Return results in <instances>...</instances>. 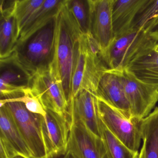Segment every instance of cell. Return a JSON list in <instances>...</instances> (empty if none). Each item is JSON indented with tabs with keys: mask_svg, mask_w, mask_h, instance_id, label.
Listing matches in <instances>:
<instances>
[{
	"mask_svg": "<svg viewBox=\"0 0 158 158\" xmlns=\"http://www.w3.org/2000/svg\"><path fill=\"white\" fill-rule=\"evenodd\" d=\"M81 32L64 0L55 18V37L52 60L50 63L62 86L69 107L71 83L74 62L76 44Z\"/></svg>",
	"mask_w": 158,
	"mask_h": 158,
	"instance_id": "6da1fadb",
	"label": "cell"
},
{
	"mask_svg": "<svg viewBox=\"0 0 158 158\" xmlns=\"http://www.w3.org/2000/svg\"><path fill=\"white\" fill-rule=\"evenodd\" d=\"M100 54L99 45L90 33L79 36L76 44L70 103L83 90L90 91L96 96L100 81L109 69Z\"/></svg>",
	"mask_w": 158,
	"mask_h": 158,
	"instance_id": "7a4b0ae2",
	"label": "cell"
},
{
	"mask_svg": "<svg viewBox=\"0 0 158 158\" xmlns=\"http://www.w3.org/2000/svg\"><path fill=\"white\" fill-rule=\"evenodd\" d=\"M54 37L55 19L1 62L16 65L31 79L38 70L51 62Z\"/></svg>",
	"mask_w": 158,
	"mask_h": 158,
	"instance_id": "3957f363",
	"label": "cell"
},
{
	"mask_svg": "<svg viewBox=\"0 0 158 158\" xmlns=\"http://www.w3.org/2000/svg\"><path fill=\"white\" fill-rule=\"evenodd\" d=\"M158 42L146 31L134 30L115 38L101 57L109 70L121 73L150 50Z\"/></svg>",
	"mask_w": 158,
	"mask_h": 158,
	"instance_id": "277c9868",
	"label": "cell"
},
{
	"mask_svg": "<svg viewBox=\"0 0 158 158\" xmlns=\"http://www.w3.org/2000/svg\"><path fill=\"white\" fill-rule=\"evenodd\" d=\"M28 86L46 110L65 117L70 126L68 103L61 84L50 63L36 72Z\"/></svg>",
	"mask_w": 158,
	"mask_h": 158,
	"instance_id": "5b68a950",
	"label": "cell"
},
{
	"mask_svg": "<svg viewBox=\"0 0 158 158\" xmlns=\"http://www.w3.org/2000/svg\"><path fill=\"white\" fill-rule=\"evenodd\" d=\"M97 99L99 117L104 125L128 148L138 152L141 139V120L127 118L103 101L98 98Z\"/></svg>",
	"mask_w": 158,
	"mask_h": 158,
	"instance_id": "8992f818",
	"label": "cell"
},
{
	"mask_svg": "<svg viewBox=\"0 0 158 158\" xmlns=\"http://www.w3.org/2000/svg\"><path fill=\"white\" fill-rule=\"evenodd\" d=\"M3 105L12 116L31 152L32 158H42L47 156L41 133L40 115L29 111L22 102H11Z\"/></svg>",
	"mask_w": 158,
	"mask_h": 158,
	"instance_id": "52a82bcc",
	"label": "cell"
},
{
	"mask_svg": "<svg viewBox=\"0 0 158 158\" xmlns=\"http://www.w3.org/2000/svg\"><path fill=\"white\" fill-rule=\"evenodd\" d=\"M120 75L132 118L141 120L149 114L158 101V91L125 69Z\"/></svg>",
	"mask_w": 158,
	"mask_h": 158,
	"instance_id": "ba28073f",
	"label": "cell"
},
{
	"mask_svg": "<svg viewBox=\"0 0 158 158\" xmlns=\"http://www.w3.org/2000/svg\"><path fill=\"white\" fill-rule=\"evenodd\" d=\"M67 150L75 158H111L102 138L78 121L70 127Z\"/></svg>",
	"mask_w": 158,
	"mask_h": 158,
	"instance_id": "9c48e42d",
	"label": "cell"
},
{
	"mask_svg": "<svg viewBox=\"0 0 158 158\" xmlns=\"http://www.w3.org/2000/svg\"><path fill=\"white\" fill-rule=\"evenodd\" d=\"M89 11V33L99 45L101 55L114 40L113 27L114 0H88Z\"/></svg>",
	"mask_w": 158,
	"mask_h": 158,
	"instance_id": "30bf717a",
	"label": "cell"
},
{
	"mask_svg": "<svg viewBox=\"0 0 158 158\" xmlns=\"http://www.w3.org/2000/svg\"><path fill=\"white\" fill-rule=\"evenodd\" d=\"M40 122L47 155L66 152L70 130L67 119L47 110L45 116L40 115Z\"/></svg>",
	"mask_w": 158,
	"mask_h": 158,
	"instance_id": "8fae6325",
	"label": "cell"
},
{
	"mask_svg": "<svg viewBox=\"0 0 158 158\" xmlns=\"http://www.w3.org/2000/svg\"><path fill=\"white\" fill-rule=\"evenodd\" d=\"M70 124L81 122L87 129L102 138L97 96L92 92L83 90L71 102L69 107Z\"/></svg>",
	"mask_w": 158,
	"mask_h": 158,
	"instance_id": "7c38bea8",
	"label": "cell"
},
{
	"mask_svg": "<svg viewBox=\"0 0 158 158\" xmlns=\"http://www.w3.org/2000/svg\"><path fill=\"white\" fill-rule=\"evenodd\" d=\"M96 96L127 118H132L130 106L118 73L107 70L100 81Z\"/></svg>",
	"mask_w": 158,
	"mask_h": 158,
	"instance_id": "4fadbf2b",
	"label": "cell"
},
{
	"mask_svg": "<svg viewBox=\"0 0 158 158\" xmlns=\"http://www.w3.org/2000/svg\"><path fill=\"white\" fill-rule=\"evenodd\" d=\"M14 1L6 6L5 1H1L0 57L1 60L10 56L16 49L19 38L17 22L14 13Z\"/></svg>",
	"mask_w": 158,
	"mask_h": 158,
	"instance_id": "5bb4252c",
	"label": "cell"
},
{
	"mask_svg": "<svg viewBox=\"0 0 158 158\" xmlns=\"http://www.w3.org/2000/svg\"><path fill=\"white\" fill-rule=\"evenodd\" d=\"M146 2V0H114L112 17L114 37L133 31L136 16Z\"/></svg>",
	"mask_w": 158,
	"mask_h": 158,
	"instance_id": "9a60e30c",
	"label": "cell"
},
{
	"mask_svg": "<svg viewBox=\"0 0 158 158\" xmlns=\"http://www.w3.org/2000/svg\"><path fill=\"white\" fill-rule=\"evenodd\" d=\"M63 1L64 0H45L22 30L16 49L55 19Z\"/></svg>",
	"mask_w": 158,
	"mask_h": 158,
	"instance_id": "2e32d148",
	"label": "cell"
},
{
	"mask_svg": "<svg viewBox=\"0 0 158 158\" xmlns=\"http://www.w3.org/2000/svg\"><path fill=\"white\" fill-rule=\"evenodd\" d=\"M126 69L158 91V42L150 50Z\"/></svg>",
	"mask_w": 158,
	"mask_h": 158,
	"instance_id": "e0dca14e",
	"label": "cell"
},
{
	"mask_svg": "<svg viewBox=\"0 0 158 158\" xmlns=\"http://www.w3.org/2000/svg\"><path fill=\"white\" fill-rule=\"evenodd\" d=\"M0 106V136L10 144L19 156L32 158L31 152L11 114L5 105Z\"/></svg>",
	"mask_w": 158,
	"mask_h": 158,
	"instance_id": "ac0fdd59",
	"label": "cell"
},
{
	"mask_svg": "<svg viewBox=\"0 0 158 158\" xmlns=\"http://www.w3.org/2000/svg\"><path fill=\"white\" fill-rule=\"evenodd\" d=\"M144 158H158V107L140 122Z\"/></svg>",
	"mask_w": 158,
	"mask_h": 158,
	"instance_id": "d6986e66",
	"label": "cell"
},
{
	"mask_svg": "<svg viewBox=\"0 0 158 158\" xmlns=\"http://www.w3.org/2000/svg\"><path fill=\"white\" fill-rule=\"evenodd\" d=\"M101 133L102 139L107 147L111 158H139V152H135L128 148L116 138L104 125L100 119Z\"/></svg>",
	"mask_w": 158,
	"mask_h": 158,
	"instance_id": "ffe728a7",
	"label": "cell"
},
{
	"mask_svg": "<svg viewBox=\"0 0 158 158\" xmlns=\"http://www.w3.org/2000/svg\"><path fill=\"white\" fill-rule=\"evenodd\" d=\"M45 0H15L14 13L17 22L19 37L22 30Z\"/></svg>",
	"mask_w": 158,
	"mask_h": 158,
	"instance_id": "44dd1931",
	"label": "cell"
},
{
	"mask_svg": "<svg viewBox=\"0 0 158 158\" xmlns=\"http://www.w3.org/2000/svg\"><path fill=\"white\" fill-rule=\"evenodd\" d=\"M70 12L83 34L89 33V11L88 1L66 0Z\"/></svg>",
	"mask_w": 158,
	"mask_h": 158,
	"instance_id": "7402d4cb",
	"label": "cell"
},
{
	"mask_svg": "<svg viewBox=\"0 0 158 158\" xmlns=\"http://www.w3.org/2000/svg\"><path fill=\"white\" fill-rule=\"evenodd\" d=\"M158 18V0H146L137 14L133 31H145L151 22Z\"/></svg>",
	"mask_w": 158,
	"mask_h": 158,
	"instance_id": "603a6c76",
	"label": "cell"
},
{
	"mask_svg": "<svg viewBox=\"0 0 158 158\" xmlns=\"http://www.w3.org/2000/svg\"><path fill=\"white\" fill-rule=\"evenodd\" d=\"M11 102H23L26 109L33 113L43 116H45L47 114V110L44 108L39 99L33 94L29 86L25 90L24 95L23 97L14 99L1 100L0 105Z\"/></svg>",
	"mask_w": 158,
	"mask_h": 158,
	"instance_id": "cb8c5ba5",
	"label": "cell"
},
{
	"mask_svg": "<svg viewBox=\"0 0 158 158\" xmlns=\"http://www.w3.org/2000/svg\"><path fill=\"white\" fill-rule=\"evenodd\" d=\"M18 156L19 154L10 144L0 136V158H14Z\"/></svg>",
	"mask_w": 158,
	"mask_h": 158,
	"instance_id": "d4e9b609",
	"label": "cell"
},
{
	"mask_svg": "<svg viewBox=\"0 0 158 158\" xmlns=\"http://www.w3.org/2000/svg\"><path fill=\"white\" fill-rule=\"evenodd\" d=\"M151 37L158 41V18L152 21L146 29Z\"/></svg>",
	"mask_w": 158,
	"mask_h": 158,
	"instance_id": "484cf974",
	"label": "cell"
},
{
	"mask_svg": "<svg viewBox=\"0 0 158 158\" xmlns=\"http://www.w3.org/2000/svg\"><path fill=\"white\" fill-rule=\"evenodd\" d=\"M42 158H75V157L70 152L67 150L66 152L64 153L47 155Z\"/></svg>",
	"mask_w": 158,
	"mask_h": 158,
	"instance_id": "4316f807",
	"label": "cell"
},
{
	"mask_svg": "<svg viewBox=\"0 0 158 158\" xmlns=\"http://www.w3.org/2000/svg\"><path fill=\"white\" fill-rule=\"evenodd\" d=\"M139 158H144V155H143V152L141 150H140V152L139 153Z\"/></svg>",
	"mask_w": 158,
	"mask_h": 158,
	"instance_id": "83f0119b",
	"label": "cell"
},
{
	"mask_svg": "<svg viewBox=\"0 0 158 158\" xmlns=\"http://www.w3.org/2000/svg\"><path fill=\"white\" fill-rule=\"evenodd\" d=\"M14 158H25L24 157H22V156H17V157H15Z\"/></svg>",
	"mask_w": 158,
	"mask_h": 158,
	"instance_id": "f1b7e54d",
	"label": "cell"
}]
</instances>
